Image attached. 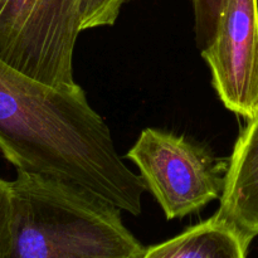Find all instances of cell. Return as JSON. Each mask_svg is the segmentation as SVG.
Here are the masks:
<instances>
[{"label": "cell", "mask_w": 258, "mask_h": 258, "mask_svg": "<svg viewBox=\"0 0 258 258\" xmlns=\"http://www.w3.org/2000/svg\"><path fill=\"white\" fill-rule=\"evenodd\" d=\"M216 216L249 248L258 236V112L247 120L228 159L226 184Z\"/></svg>", "instance_id": "8992f818"}, {"label": "cell", "mask_w": 258, "mask_h": 258, "mask_svg": "<svg viewBox=\"0 0 258 258\" xmlns=\"http://www.w3.org/2000/svg\"><path fill=\"white\" fill-rule=\"evenodd\" d=\"M3 2V0H0V3H2Z\"/></svg>", "instance_id": "8fae6325"}, {"label": "cell", "mask_w": 258, "mask_h": 258, "mask_svg": "<svg viewBox=\"0 0 258 258\" xmlns=\"http://www.w3.org/2000/svg\"><path fill=\"white\" fill-rule=\"evenodd\" d=\"M126 156L168 219L197 213L223 193L228 160L184 136L144 128Z\"/></svg>", "instance_id": "277c9868"}, {"label": "cell", "mask_w": 258, "mask_h": 258, "mask_svg": "<svg viewBox=\"0 0 258 258\" xmlns=\"http://www.w3.org/2000/svg\"><path fill=\"white\" fill-rule=\"evenodd\" d=\"M12 246V206L9 181L0 178V258L9 257Z\"/></svg>", "instance_id": "30bf717a"}, {"label": "cell", "mask_w": 258, "mask_h": 258, "mask_svg": "<svg viewBox=\"0 0 258 258\" xmlns=\"http://www.w3.org/2000/svg\"><path fill=\"white\" fill-rule=\"evenodd\" d=\"M248 247L216 214L145 249L141 258H247Z\"/></svg>", "instance_id": "52a82bcc"}, {"label": "cell", "mask_w": 258, "mask_h": 258, "mask_svg": "<svg viewBox=\"0 0 258 258\" xmlns=\"http://www.w3.org/2000/svg\"><path fill=\"white\" fill-rule=\"evenodd\" d=\"M130 0H82V30L113 25Z\"/></svg>", "instance_id": "9c48e42d"}, {"label": "cell", "mask_w": 258, "mask_h": 258, "mask_svg": "<svg viewBox=\"0 0 258 258\" xmlns=\"http://www.w3.org/2000/svg\"><path fill=\"white\" fill-rule=\"evenodd\" d=\"M81 25L82 0H3L0 59L54 87L77 85L73 52Z\"/></svg>", "instance_id": "3957f363"}, {"label": "cell", "mask_w": 258, "mask_h": 258, "mask_svg": "<svg viewBox=\"0 0 258 258\" xmlns=\"http://www.w3.org/2000/svg\"><path fill=\"white\" fill-rule=\"evenodd\" d=\"M9 186L8 258H141L145 252L121 209L77 184L18 171Z\"/></svg>", "instance_id": "7a4b0ae2"}, {"label": "cell", "mask_w": 258, "mask_h": 258, "mask_svg": "<svg viewBox=\"0 0 258 258\" xmlns=\"http://www.w3.org/2000/svg\"><path fill=\"white\" fill-rule=\"evenodd\" d=\"M227 3L228 0H191L196 22L194 29L201 50L213 42Z\"/></svg>", "instance_id": "ba28073f"}, {"label": "cell", "mask_w": 258, "mask_h": 258, "mask_svg": "<svg viewBox=\"0 0 258 258\" xmlns=\"http://www.w3.org/2000/svg\"><path fill=\"white\" fill-rule=\"evenodd\" d=\"M202 57L224 107L246 120L253 117L258 112V0H228Z\"/></svg>", "instance_id": "5b68a950"}, {"label": "cell", "mask_w": 258, "mask_h": 258, "mask_svg": "<svg viewBox=\"0 0 258 258\" xmlns=\"http://www.w3.org/2000/svg\"><path fill=\"white\" fill-rule=\"evenodd\" d=\"M0 151L17 171L77 184L133 216L143 212V178L118 155L78 83L54 87L0 59Z\"/></svg>", "instance_id": "6da1fadb"}]
</instances>
